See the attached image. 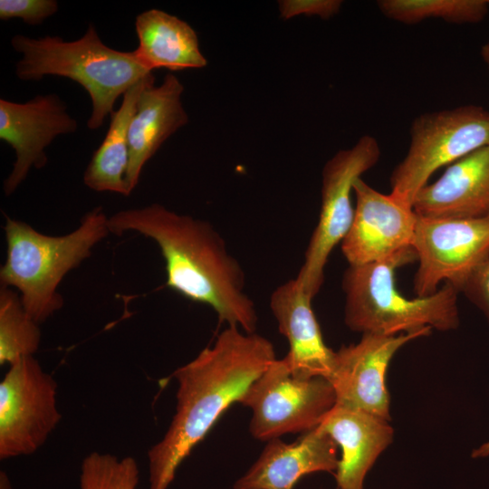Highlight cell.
<instances>
[{
    "mask_svg": "<svg viewBox=\"0 0 489 489\" xmlns=\"http://www.w3.org/2000/svg\"><path fill=\"white\" fill-rule=\"evenodd\" d=\"M275 360L268 339L228 326L212 346L173 372L176 411L164 436L148 452L149 489L168 488L192 449Z\"/></svg>",
    "mask_w": 489,
    "mask_h": 489,
    "instance_id": "obj_1",
    "label": "cell"
},
{
    "mask_svg": "<svg viewBox=\"0 0 489 489\" xmlns=\"http://www.w3.org/2000/svg\"><path fill=\"white\" fill-rule=\"evenodd\" d=\"M111 234L134 231L158 245L165 260L168 288L210 306L220 322L255 332L257 313L244 292V272L207 221L152 204L109 216Z\"/></svg>",
    "mask_w": 489,
    "mask_h": 489,
    "instance_id": "obj_2",
    "label": "cell"
},
{
    "mask_svg": "<svg viewBox=\"0 0 489 489\" xmlns=\"http://www.w3.org/2000/svg\"><path fill=\"white\" fill-rule=\"evenodd\" d=\"M101 206L85 214L80 225L64 235H47L28 224L5 216L6 259L1 286L14 287L26 312L39 324L63 306L57 288L63 277L91 256L110 234Z\"/></svg>",
    "mask_w": 489,
    "mask_h": 489,
    "instance_id": "obj_3",
    "label": "cell"
},
{
    "mask_svg": "<svg viewBox=\"0 0 489 489\" xmlns=\"http://www.w3.org/2000/svg\"><path fill=\"white\" fill-rule=\"evenodd\" d=\"M11 44L22 54L15 65L18 79L65 77L88 92L91 101L87 122L90 129H100L113 112L117 99L152 74L138 61L133 51L121 52L103 43L92 24L75 41L66 42L59 36L31 38L16 34Z\"/></svg>",
    "mask_w": 489,
    "mask_h": 489,
    "instance_id": "obj_4",
    "label": "cell"
},
{
    "mask_svg": "<svg viewBox=\"0 0 489 489\" xmlns=\"http://www.w3.org/2000/svg\"><path fill=\"white\" fill-rule=\"evenodd\" d=\"M417 260L413 247L370 264L349 265L342 278L344 321L362 334L398 335L427 327L455 330L459 325V292L444 283L435 293L408 299L396 288L395 273Z\"/></svg>",
    "mask_w": 489,
    "mask_h": 489,
    "instance_id": "obj_5",
    "label": "cell"
},
{
    "mask_svg": "<svg viewBox=\"0 0 489 489\" xmlns=\"http://www.w3.org/2000/svg\"><path fill=\"white\" fill-rule=\"evenodd\" d=\"M405 158L390 176L391 196L413 206L430 177L489 145V110L477 105L425 112L410 127Z\"/></svg>",
    "mask_w": 489,
    "mask_h": 489,
    "instance_id": "obj_6",
    "label": "cell"
},
{
    "mask_svg": "<svg viewBox=\"0 0 489 489\" xmlns=\"http://www.w3.org/2000/svg\"><path fill=\"white\" fill-rule=\"evenodd\" d=\"M238 403L252 411V436L267 442L317 427L336 405V395L328 379L296 377L283 358L266 368Z\"/></svg>",
    "mask_w": 489,
    "mask_h": 489,
    "instance_id": "obj_7",
    "label": "cell"
},
{
    "mask_svg": "<svg viewBox=\"0 0 489 489\" xmlns=\"http://www.w3.org/2000/svg\"><path fill=\"white\" fill-rule=\"evenodd\" d=\"M380 158L378 140L363 135L350 149L338 151L321 173V205L318 224L309 241L304 262L295 278L312 299L324 281V268L333 248L343 240L354 216L350 194L354 182Z\"/></svg>",
    "mask_w": 489,
    "mask_h": 489,
    "instance_id": "obj_8",
    "label": "cell"
},
{
    "mask_svg": "<svg viewBox=\"0 0 489 489\" xmlns=\"http://www.w3.org/2000/svg\"><path fill=\"white\" fill-rule=\"evenodd\" d=\"M0 382V458L35 453L62 419L57 383L34 356L9 365Z\"/></svg>",
    "mask_w": 489,
    "mask_h": 489,
    "instance_id": "obj_9",
    "label": "cell"
},
{
    "mask_svg": "<svg viewBox=\"0 0 489 489\" xmlns=\"http://www.w3.org/2000/svg\"><path fill=\"white\" fill-rule=\"evenodd\" d=\"M412 247L418 262L413 282L417 297L435 293L441 282L461 292L472 274L489 259V219L417 215Z\"/></svg>",
    "mask_w": 489,
    "mask_h": 489,
    "instance_id": "obj_10",
    "label": "cell"
},
{
    "mask_svg": "<svg viewBox=\"0 0 489 489\" xmlns=\"http://www.w3.org/2000/svg\"><path fill=\"white\" fill-rule=\"evenodd\" d=\"M431 330L427 327L398 335L366 333L358 343L335 351L328 379L334 388L336 404L390 421V399L386 386L388 364L402 346L427 336Z\"/></svg>",
    "mask_w": 489,
    "mask_h": 489,
    "instance_id": "obj_11",
    "label": "cell"
},
{
    "mask_svg": "<svg viewBox=\"0 0 489 489\" xmlns=\"http://www.w3.org/2000/svg\"><path fill=\"white\" fill-rule=\"evenodd\" d=\"M77 129V120L56 94L37 95L24 103L0 99V139L15 152L13 169L4 181L5 195H12L32 168L46 165L44 150L55 138Z\"/></svg>",
    "mask_w": 489,
    "mask_h": 489,
    "instance_id": "obj_12",
    "label": "cell"
},
{
    "mask_svg": "<svg viewBox=\"0 0 489 489\" xmlns=\"http://www.w3.org/2000/svg\"><path fill=\"white\" fill-rule=\"evenodd\" d=\"M353 192L354 216L341 241L350 265L378 262L412 247L417 220L412 206L380 193L361 177L354 182Z\"/></svg>",
    "mask_w": 489,
    "mask_h": 489,
    "instance_id": "obj_13",
    "label": "cell"
},
{
    "mask_svg": "<svg viewBox=\"0 0 489 489\" xmlns=\"http://www.w3.org/2000/svg\"><path fill=\"white\" fill-rule=\"evenodd\" d=\"M337 444L319 427L292 443L280 438L266 442L262 453L234 489H293L302 476L336 472Z\"/></svg>",
    "mask_w": 489,
    "mask_h": 489,
    "instance_id": "obj_14",
    "label": "cell"
},
{
    "mask_svg": "<svg viewBox=\"0 0 489 489\" xmlns=\"http://www.w3.org/2000/svg\"><path fill=\"white\" fill-rule=\"evenodd\" d=\"M413 209L431 218L489 219V145L451 164L417 194Z\"/></svg>",
    "mask_w": 489,
    "mask_h": 489,
    "instance_id": "obj_15",
    "label": "cell"
},
{
    "mask_svg": "<svg viewBox=\"0 0 489 489\" xmlns=\"http://www.w3.org/2000/svg\"><path fill=\"white\" fill-rule=\"evenodd\" d=\"M312 298L292 279L271 294L270 308L278 330L289 342L283 358L292 375L300 378L329 379L335 351L324 342L312 308Z\"/></svg>",
    "mask_w": 489,
    "mask_h": 489,
    "instance_id": "obj_16",
    "label": "cell"
},
{
    "mask_svg": "<svg viewBox=\"0 0 489 489\" xmlns=\"http://www.w3.org/2000/svg\"><path fill=\"white\" fill-rule=\"evenodd\" d=\"M183 91L182 83L173 74H167L159 85L155 86L152 82L142 90L128 132L129 160L126 183L129 194L137 187L147 161L187 123L181 102Z\"/></svg>",
    "mask_w": 489,
    "mask_h": 489,
    "instance_id": "obj_17",
    "label": "cell"
},
{
    "mask_svg": "<svg viewBox=\"0 0 489 489\" xmlns=\"http://www.w3.org/2000/svg\"><path fill=\"white\" fill-rule=\"evenodd\" d=\"M388 422L337 404L324 417L318 427L341 450L335 472L337 489H363L368 473L393 440Z\"/></svg>",
    "mask_w": 489,
    "mask_h": 489,
    "instance_id": "obj_18",
    "label": "cell"
},
{
    "mask_svg": "<svg viewBox=\"0 0 489 489\" xmlns=\"http://www.w3.org/2000/svg\"><path fill=\"white\" fill-rule=\"evenodd\" d=\"M139 45L133 51L149 71L203 68L207 62L195 30L185 21L158 9L140 13L135 20Z\"/></svg>",
    "mask_w": 489,
    "mask_h": 489,
    "instance_id": "obj_19",
    "label": "cell"
},
{
    "mask_svg": "<svg viewBox=\"0 0 489 489\" xmlns=\"http://www.w3.org/2000/svg\"><path fill=\"white\" fill-rule=\"evenodd\" d=\"M152 82L154 77L150 74L135 84L123 95L120 107L110 114L107 134L83 174V182L89 188L129 195L126 183L129 160L128 132L139 97L145 86Z\"/></svg>",
    "mask_w": 489,
    "mask_h": 489,
    "instance_id": "obj_20",
    "label": "cell"
},
{
    "mask_svg": "<svg viewBox=\"0 0 489 489\" xmlns=\"http://www.w3.org/2000/svg\"><path fill=\"white\" fill-rule=\"evenodd\" d=\"M41 343V331L25 311L21 295L10 287L0 289V364H13L34 356Z\"/></svg>",
    "mask_w": 489,
    "mask_h": 489,
    "instance_id": "obj_21",
    "label": "cell"
},
{
    "mask_svg": "<svg viewBox=\"0 0 489 489\" xmlns=\"http://www.w3.org/2000/svg\"><path fill=\"white\" fill-rule=\"evenodd\" d=\"M377 5L386 17L405 24L427 19L474 24L486 16L489 4L485 0H379Z\"/></svg>",
    "mask_w": 489,
    "mask_h": 489,
    "instance_id": "obj_22",
    "label": "cell"
},
{
    "mask_svg": "<svg viewBox=\"0 0 489 489\" xmlns=\"http://www.w3.org/2000/svg\"><path fill=\"white\" fill-rule=\"evenodd\" d=\"M139 466L132 456L91 452L81 465V489H137Z\"/></svg>",
    "mask_w": 489,
    "mask_h": 489,
    "instance_id": "obj_23",
    "label": "cell"
},
{
    "mask_svg": "<svg viewBox=\"0 0 489 489\" xmlns=\"http://www.w3.org/2000/svg\"><path fill=\"white\" fill-rule=\"evenodd\" d=\"M58 10L55 0H1L0 19L18 18L29 25L41 24Z\"/></svg>",
    "mask_w": 489,
    "mask_h": 489,
    "instance_id": "obj_24",
    "label": "cell"
},
{
    "mask_svg": "<svg viewBox=\"0 0 489 489\" xmlns=\"http://www.w3.org/2000/svg\"><path fill=\"white\" fill-rule=\"evenodd\" d=\"M341 5L340 0H284L279 2V11L283 19L299 14L329 19L339 13Z\"/></svg>",
    "mask_w": 489,
    "mask_h": 489,
    "instance_id": "obj_25",
    "label": "cell"
},
{
    "mask_svg": "<svg viewBox=\"0 0 489 489\" xmlns=\"http://www.w3.org/2000/svg\"><path fill=\"white\" fill-rule=\"evenodd\" d=\"M461 292L484 313L489 323V259L477 268Z\"/></svg>",
    "mask_w": 489,
    "mask_h": 489,
    "instance_id": "obj_26",
    "label": "cell"
},
{
    "mask_svg": "<svg viewBox=\"0 0 489 489\" xmlns=\"http://www.w3.org/2000/svg\"><path fill=\"white\" fill-rule=\"evenodd\" d=\"M489 455V441L483 444L478 448L475 449L472 453V457L480 458Z\"/></svg>",
    "mask_w": 489,
    "mask_h": 489,
    "instance_id": "obj_27",
    "label": "cell"
},
{
    "mask_svg": "<svg viewBox=\"0 0 489 489\" xmlns=\"http://www.w3.org/2000/svg\"><path fill=\"white\" fill-rule=\"evenodd\" d=\"M0 489H12L10 479L5 471L0 472Z\"/></svg>",
    "mask_w": 489,
    "mask_h": 489,
    "instance_id": "obj_28",
    "label": "cell"
},
{
    "mask_svg": "<svg viewBox=\"0 0 489 489\" xmlns=\"http://www.w3.org/2000/svg\"><path fill=\"white\" fill-rule=\"evenodd\" d=\"M481 55L489 69V41L482 47Z\"/></svg>",
    "mask_w": 489,
    "mask_h": 489,
    "instance_id": "obj_29",
    "label": "cell"
},
{
    "mask_svg": "<svg viewBox=\"0 0 489 489\" xmlns=\"http://www.w3.org/2000/svg\"><path fill=\"white\" fill-rule=\"evenodd\" d=\"M488 4H489V1H488Z\"/></svg>",
    "mask_w": 489,
    "mask_h": 489,
    "instance_id": "obj_30",
    "label": "cell"
}]
</instances>
